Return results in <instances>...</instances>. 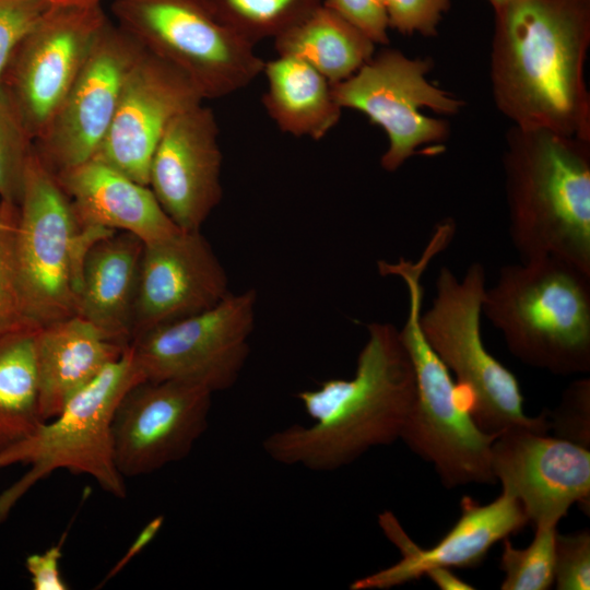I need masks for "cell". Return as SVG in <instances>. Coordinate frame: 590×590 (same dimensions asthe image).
Segmentation results:
<instances>
[{
  "label": "cell",
  "mask_w": 590,
  "mask_h": 590,
  "mask_svg": "<svg viewBox=\"0 0 590 590\" xmlns=\"http://www.w3.org/2000/svg\"><path fill=\"white\" fill-rule=\"evenodd\" d=\"M494 11L491 81L498 110L515 127L590 141V0H508Z\"/></svg>",
  "instance_id": "cell-1"
},
{
  "label": "cell",
  "mask_w": 590,
  "mask_h": 590,
  "mask_svg": "<svg viewBox=\"0 0 590 590\" xmlns=\"http://www.w3.org/2000/svg\"><path fill=\"white\" fill-rule=\"evenodd\" d=\"M367 331L352 378L296 393L314 423L268 435L262 448L273 461L331 472L400 439L416 397L413 363L396 326L371 322Z\"/></svg>",
  "instance_id": "cell-2"
},
{
  "label": "cell",
  "mask_w": 590,
  "mask_h": 590,
  "mask_svg": "<svg viewBox=\"0 0 590 590\" xmlns=\"http://www.w3.org/2000/svg\"><path fill=\"white\" fill-rule=\"evenodd\" d=\"M506 141L509 235L520 259L558 258L590 273V141L515 126Z\"/></svg>",
  "instance_id": "cell-3"
},
{
  "label": "cell",
  "mask_w": 590,
  "mask_h": 590,
  "mask_svg": "<svg viewBox=\"0 0 590 590\" xmlns=\"http://www.w3.org/2000/svg\"><path fill=\"white\" fill-rule=\"evenodd\" d=\"M482 314L523 364L567 376L590 370V273L553 257L500 268Z\"/></svg>",
  "instance_id": "cell-4"
},
{
  "label": "cell",
  "mask_w": 590,
  "mask_h": 590,
  "mask_svg": "<svg viewBox=\"0 0 590 590\" xmlns=\"http://www.w3.org/2000/svg\"><path fill=\"white\" fill-rule=\"evenodd\" d=\"M425 258L399 260L392 274L402 279L409 294V311L401 338L411 356L416 397L400 439L416 456L432 463L441 484L453 488L468 484H495L492 445L496 436L474 421L448 368L426 342L420 316Z\"/></svg>",
  "instance_id": "cell-5"
},
{
  "label": "cell",
  "mask_w": 590,
  "mask_h": 590,
  "mask_svg": "<svg viewBox=\"0 0 590 590\" xmlns=\"http://www.w3.org/2000/svg\"><path fill=\"white\" fill-rule=\"evenodd\" d=\"M141 380L129 344L119 359L78 391L55 417L0 452V470L30 467L0 493V523L35 484L56 470L86 474L108 494L126 497L125 477L114 457L111 421L121 397Z\"/></svg>",
  "instance_id": "cell-6"
},
{
  "label": "cell",
  "mask_w": 590,
  "mask_h": 590,
  "mask_svg": "<svg viewBox=\"0 0 590 590\" xmlns=\"http://www.w3.org/2000/svg\"><path fill=\"white\" fill-rule=\"evenodd\" d=\"M482 263L473 262L460 280L442 267L428 310L421 312L422 333L442 364L455 373L457 386L482 430L497 436L514 427L547 433V412L531 417L515 375L485 347L481 335L486 290Z\"/></svg>",
  "instance_id": "cell-7"
},
{
  "label": "cell",
  "mask_w": 590,
  "mask_h": 590,
  "mask_svg": "<svg viewBox=\"0 0 590 590\" xmlns=\"http://www.w3.org/2000/svg\"><path fill=\"white\" fill-rule=\"evenodd\" d=\"M117 231L83 227L57 176L35 148L17 204L14 251L27 318L39 326L76 315L91 246Z\"/></svg>",
  "instance_id": "cell-8"
},
{
  "label": "cell",
  "mask_w": 590,
  "mask_h": 590,
  "mask_svg": "<svg viewBox=\"0 0 590 590\" xmlns=\"http://www.w3.org/2000/svg\"><path fill=\"white\" fill-rule=\"evenodd\" d=\"M115 23L144 49L185 73L204 99L249 85L264 61L202 0H113Z\"/></svg>",
  "instance_id": "cell-9"
},
{
  "label": "cell",
  "mask_w": 590,
  "mask_h": 590,
  "mask_svg": "<svg viewBox=\"0 0 590 590\" xmlns=\"http://www.w3.org/2000/svg\"><path fill=\"white\" fill-rule=\"evenodd\" d=\"M257 293H228L197 315L154 328L130 347L143 380H182L213 393L233 387L250 353Z\"/></svg>",
  "instance_id": "cell-10"
},
{
  "label": "cell",
  "mask_w": 590,
  "mask_h": 590,
  "mask_svg": "<svg viewBox=\"0 0 590 590\" xmlns=\"http://www.w3.org/2000/svg\"><path fill=\"white\" fill-rule=\"evenodd\" d=\"M432 66L429 59H412L399 50L386 49L353 75L332 85L334 99L342 109L364 114L386 132L388 148L380 164L387 172H396L420 146L447 139L448 123L427 117L423 108L447 115L463 105L426 79Z\"/></svg>",
  "instance_id": "cell-11"
},
{
  "label": "cell",
  "mask_w": 590,
  "mask_h": 590,
  "mask_svg": "<svg viewBox=\"0 0 590 590\" xmlns=\"http://www.w3.org/2000/svg\"><path fill=\"white\" fill-rule=\"evenodd\" d=\"M108 19L102 4L52 5L14 49L2 90L34 143L57 113Z\"/></svg>",
  "instance_id": "cell-12"
},
{
  "label": "cell",
  "mask_w": 590,
  "mask_h": 590,
  "mask_svg": "<svg viewBox=\"0 0 590 590\" xmlns=\"http://www.w3.org/2000/svg\"><path fill=\"white\" fill-rule=\"evenodd\" d=\"M213 392L182 380H141L119 400L111 421L116 467L126 477L185 459L208 428Z\"/></svg>",
  "instance_id": "cell-13"
},
{
  "label": "cell",
  "mask_w": 590,
  "mask_h": 590,
  "mask_svg": "<svg viewBox=\"0 0 590 590\" xmlns=\"http://www.w3.org/2000/svg\"><path fill=\"white\" fill-rule=\"evenodd\" d=\"M142 50L108 19L57 113L34 143L37 155L55 175L94 158Z\"/></svg>",
  "instance_id": "cell-14"
},
{
  "label": "cell",
  "mask_w": 590,
  "mask_h": 590,
  "mask_svg": "<svg viewBox=\"0 0 590 590\" xmlns=\"http://www.w3.org/2000/svg\"><path fill=\"white\" fill-rule=\"evenodd\" d=\"M528 427L498 434L492 470L502 492L515 497L534 527L553 526L580 504L589 508L590 450Z\"/></svg>",
  "instance_id": "cell-15"
},
{
  "label": "cell",
  "mask_w": 590,
  "mask_h": 590,
  "mask_svg": "<svg viewBox=\"0 0 590 590\" xmlns=\"http://www.w3.org/2000/svg\"><path fill=\"white\" fill-rule=\"evenodd\" d=\"M203 101L185 73L143 48L94 160L149 186L151 160L167 126Z\"/></svg>",
  "instance_id": "cell-16"
},
{
  "label": "cell",
  "mask_w": 590,
  "mask_h": 590,
  "mask_svg": "<svg viewBox=\"0 0 590 590\" xmlns=\"http://www.w3.org/2000/svg\"><path fill=\"white\" fill-rule=\"evenodd\" d=\"M228 293L226 271L200 231L180 229L167 238L144 244L132 340L208 310Z\"/></svg>",
  "instance_id": "cell-17"
},
{
  "label": "cell",
  "mask_w": 590,
  "mask_h": 590,
  "mask_svg": "<svg viewBox=\"0 0 590 590\" xmlns=\"http://www.w3.org/2000/svg\"><path fill=\"white\" fill-rule=\"evenodd\" d=\"M220 130L203 103L175 117L153 153L149 187L181 231H200L223 196Z\"/></svg>",
  "instance_id": "cell-18"
},
{
  "label": "cell",
  "mask_w": 590,
  "mask_h": 590,
  "mask_svg": "<svg viewBox=\"0 0 590 590\" xmlns=\"http://www.w3.org/2000/svg\"><path fill=\"white\" fill-rule=\"evenodd\" d=\"M460 509L453 527L429 548H422L413 542L391 511L380 514L378 523L400 551L401 558L389 567L356 579L350 589L386 590L417 580L434 568H475L494 544L529 523L520 503L505 492L486 505L462 496Z\"/></svg>",
  "instance_id": "cell-19"
},
{
  "label": "cell",
  "mask_w": 590,
  "mask_h": 590,
  "mask_svg": "<svg viewBox=\"0 0 590 590\" xmlns=\"http://www.w3.org/2000/svg\"><path fill=\"white\" fill-rule=\"evenodd\" d=\"M56 176L83 227L127 232L144 244L180 231L149 186L103 162L93 158Z\"/></svg>",
  "instance_id": "cell-20"
},
{
  "label": "cell",
  "mask_w": 590,
  "mask_h": 590,
  "mask_svg": "<svg viewBox=\"0 0 590 590\" xmlns=\"http://www.w3.org/2000/svg\"><path fill=\"white\" fill-rule=\"evenodd\" d=\"M128 346L78 315L40 326L35 350L43 421L55 417Z\"/></svg>",
  "instance_id": "cell-21"
},
{
  "label": "cell",
  "mask_w": 590,
  "mask_h": 590,
  "mask_svg": "<svg viewBox=\"0 0 590 590\" xmlns=\"http://www.w3.org/2000/svg\"><path fill=\"white\" fill-rule=\"evenodd\" d=\"M144 243L114 232L88 249L82 271L76 315L109 339L129 345Z\"/></svg>",
  "instance_id": "cell-22"
},
{
  "label": "cell",
  "mask_w": 590,
  "mask_h": 590,
  "mask_svg": "<svg viewBox=\"0 0 590 590\" xmlns=\"http://www.w3.org/2000/svg\"><path fill=\"white\" fill-rule=\"evenodd\" d=\"M262 73L267 81L262 103L282 132L318 141L339 122L343 109L332 84L305 61L278 55L264 61Z\"/></svg>",
  "instance_id": "cell-23"
},
{
  "label": "cell",
  "mask_w": 590,
  "mask_h": 590,
  "mask_svg": "<svg viewBox=\"0 0 590 590\" xmlns=\"http://www.w3.org/2000/svg\"><path fill=\"white\" fill-rule=\"evenodd\" d=\"M273 40L279 56L305 61L332 85L346 80L368 62L376 46L323 4Z\"/></svg>",
  "instance_id": "cell-24"
},
{
  "label": "cell",
  "mask_w": 590,
  "mask_h": 590,
  "mask_svg": "<svg viewBox=\"0 0 590 590\" xmlns=\"http://www.w3.org/2000/svg\"><path fill=\"white\" fill-rule=\"evenodd\" d=\"M39 327L25 320L0 333V452L44 422L35 350Z\"/></svg>",
  "instance_id": "cell-25"
},
{
  "label": "cell",
  "mask_w": 590,
  "mask_h": 590,
  "mask_svg": "<svg viewBox=\"0 0 590 590\" xmlns=\"http://www.w3.org/2000/svg\"><path fill=\"white\" fill-rule=\"evenodd\" d=\"M202 1L226 27L255 46L274 39L323 4V0Z\"/></svg>",
  "instance_id": "cell-26"
},
{
  "label": "cell",
  "mask_w": 590,
  "mask_h": 590,
  "mask_svg": "<svg viewBox=\"0 0 590 590\" xmlns=\"http://www.w3.org/2000/svg\"><path fill=\"white\" fill-rule=\"evenodd\" d=\"M534 528V538L524 548L515 547L509 538L503 540L499 567L505 577L502 590H546L554 585L557 527Z\"/></svg>",
  "instance_id": "cell-27"
},
{
  "label": "cell",
  "mask_w": 590,
  "mask_h": 590,
  "mask_svg": "<svg viewBox=\"0 0 590 590\" xmlns=\"http://www.w3.org/2000/svg\"><path fill=\"white\" fill-rule=\"evenodd\" d=\"M34 142L0 93V203L17 206Z\"/></svg>",
  "instance_id": "cell-28"
},
{
  "label": "cell",
  "mask_w": 590,
  "mask_h": 590,
  "mask_svg": "<svg viewBox=\"0 0 590 590\" xmlns=\"http://www.w3.org/2000/svg\"><path fill=\"white\" fill-rule=\"evenodd\" d=\"M17 206L4 204L0 217V333L30 320L19 280L14 233Z\"/></svg>",
  "instance_id": "cell-29"
},
{
  "label": "cell",
  "mask_w": 590,
  "mask_h": 590,
  "mask_svg": "<svg viewBox=\"0 0 590 590\" xmlns=\"http://www.w3.org/2000/svg\"><path fill=\"white\" fill-rule=\"evenodd\" d=\"M550 429L556 437L590 447V380L573 381L553 411H546Z\"/></svg>",
  "instance_id": "cell-30"
},
{
  "label": "cell",
  "mask_w": 590,
  "mask_h": 590,
  "mask_svg": "<svg viewBox=\"0 0 590 590\" xmlns=\"http://www.w3.org/2000/svg\"><path fill=\"white\" fill-rule=\"evenodd\" d=\"M554 585L558 590L590 589V532L555 535Z\"/></svg>",
  "instance_id": "cell-31"
},
{
  "label": "cell",
  "mask_w": 590,
  "mask_h": 590,
  "mask_svg": "<svg viewBox=\"0 0 590 590\" xmlns=\"http://www.w3.org/2000/svg\"><path fill=\"white\" fill-rule=\"evenodd\" d=\"M52 5L47 0H0V93L14 49Z\"/></svg>",
  "instance_id": "cell-32"
},
{
  "label": "cell",
  "mask_w": 590,
  "mask_h": 590,
  "mask_svg": "<svg viewBox=\"0 0 590 590\" xmlns=\"http://www.w3.org/2000/svg\"><path fill=\"white\" fill-rule=\"evenodd\" d=\"M389 28L399 33L435 36L450 0H385Z\"/></svg>",
  "instance_id": "cell-33"
},
{
  "label": "cell",
  "mask_w": 590,
  "mask_h": 590,
  "mask_svg": "<svg viewBox=\"0 0 590 590\" xmlns=\"http://www.w3.org/2000/svg\"><path fill=\"white\" fill-rule=\"evenodd\" d=\"M323 5L355 26L374 44L389 43L385 0H323Z\"/></svg>",
  "instance_id": "cell-34"
},
{
  "label": "cell",
  "mask_w": 590,
  "mask_h": 590,
  "mask_svg": "<svg viewBox=\"0 0 590 590\" xmlns=\"http://www.w3.org/2000/svg\"><path fill=\"white\" fill-rule=\"evenodd\" d=\"M62 541L48 547L43 553H34L26 557L25 567L34 590H68L60 571L62 558Z\"/></svg>",
  "instance_id": "cell-35"
},
{
  "label": "cell",
  "mask_w": 590,
  "mask_h": 590,
  "mask_svg": "<svg viewBox=\"0 0 590 590\" xmlns=\"http://www.w3.org/2000/svg\"><path fill=\"white\" fill-rule=\"evenodd\" d=\"M164 523L163 516H156L151 519L137 534L135 539L129 545L125 554L116 562L110 570L105 576L101 585L106 583L116 575H118L125 567L137 557L146 546L155 539Z\"/></svg>",
  "instance_id": "cell-36"
},
{
  "label": "cell",
  "mask_w": 590,
  "mask_h": 590,
  "mask_svg": "<svg viewBox=\"0 0 590 590\" xmlns=\"http://www.w3.org/2000/svg\"><path fill=\"white\" fill-rule=\"evenodd\" d=\"M441 590H471V583L459 578L450 568H434L425 574Z\"/></svg>",
  "instance_id": "cell-37"
},
{
  "label": "cell",
  "mask_w": 590,
  "mask_h": 590,
  "mask_svg": "<svg viewBox=\"0 0 590 590\" xmlns=\"http://www.w3.org/2000/svg\"><path fill=\"white\" fill-rule=\"evenodd\" d=\"M54 5L62 4H102L104 0H47Z\"/></svg>",
  "instance_id": "cell-38"
},
{
  "label": "cell",
  "mask_w": 590,
  "mask_h": 590,
  "mask_svg": "<svg viewBox=\"0 0 590 590\" xmlns=\"http://www.w3.org/2000/svg\"><path fill=\"white\" fill-rule=\"evenodd\" d=\"M508 0H488V2L492 4L493 9H496L497 7L504 4Z\"/></svg>",
  "instance_id": "cell-39"
},
{
  "label": "cell",
  "mask_w": 590,
  "mask_h": 590,
  "mask_svg": "<svg viewBox=\"0 0 590 590\" xmlns=\"http://www.w3.org/2000/svg\"><path fill=\"white\" fill-rule=\"evenodd\" d=\"M3 210H4V204L0 203V217H1L2 213H3Z\"/></svg>",
  "instance_id": "cell-40"
}]
</instances>
